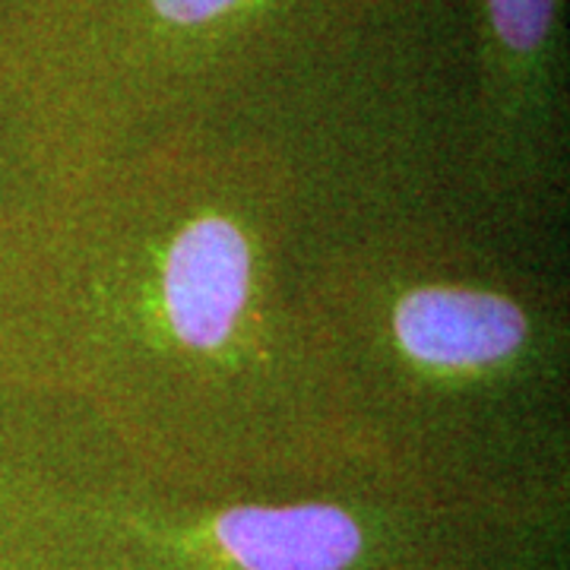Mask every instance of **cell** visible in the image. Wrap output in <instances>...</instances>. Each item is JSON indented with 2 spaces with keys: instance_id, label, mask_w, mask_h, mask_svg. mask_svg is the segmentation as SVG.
<instances>
[{
  "instance_id": "obj_3",
  "label": "cell",
  "mask_w": 570,
  "mask_h": 570,
  "mask_svg": "<svg viewBox=\"0 0 570 570\" xmlns=\"http://www.w3.org/2000/svg\"><path fill=\"white\" fill-rule=\"evenodd\" d=\"M302 298L362 472L479 517L570 504L561 261L453 200L314 216Z\"/></svg>"
},
{
  "instance_id": "obj_5",
  "label": "cell",
  "mask_w": 570,
  "mask_h": 570,
  "mask_svg": "<svg viewBox=\"0 0 570 570\" xmlns=\"http://www.w3.org/2000/svg\"><path fill=\"white\" fill-rule=\"evenodd\" d=\"M453 187L472 223L561 261L570 209L568 0H463Z\"/></svg>"
},
{
  "instance_id": "obj_4",
  "label": "cell",
  "mask_w": 570,
  "mask_h": 570,
  "mask_svg": "<svg viewBox=\"0 0 570 570\" xmlns=\"http://www.w3.org/2000/svg\"><path fill=\"white\" fill-rule=\"evenodd\" d=\"M482 520L374 475L187 489L137 466L80 406L0 387V551L32 570H428Z\"/></svg>"
},
{
  "instance_id": "obj_8",
  "label": "cell",
  "mask_w": 570,
  "mask_h": 570,
  "mask_svg": "<svg viewBox=\"0 0 570 570\" xmlns=\"http://www.w3.org/2000/svg\"><path fill=\"white\" fill-rule=\"evenodd\" d=\"M0 570H29V568L20 564V561H13V558H7V554L0 551Z\"/></svg>"
},
{
  "instance_id": "obj_6",
  "label": "cell",
  "mask_w": 570,
  "mask_h": 570,
  "mask_svg": "<svg viewBox=\"0 0 570 570\" xmlns=\"http://www.w3.org/2000/svg\"><path fill=\"white\" fill-rule=\"evenodd\" d=\"M570 504L494 517L428 570H568Z\"/></svg>"
},
{
  "instance_id": "obj_1",
  "label": "cell",
  "mask_w": 570,
  "mask_h": 570,
  "mask_svg": "<svg viewBox=\"0 0 570 570\" xmlns=\"http://www.w3.org/2000/svg\"><path fill=\"white\" fill-rule=\"evenodd\" d=\"M314 213L273 146L213 134L39 187L0 216V387L80 406L187 489L367 475L302 298Z\"/></svg>"
},
{
  "instance_id": "obj_7",
  "label": "cell",
  "mask_w": 570,
  "mask_h": 570,
  "mask_svg": "<svg viewBox=\"0 0 570 570\" xmlns=\"http://www.w3.org/2000/svg\"><path fill=\"white\" fill-rule=\"evenodd\" d=\"M39 187L41 181L32 168L29 149L22 142L20 127L13 124L0 130V216L22 204L26 197H32Z\"/></svg>"
},
{
  "instance_id": "obj_2",
  "label": "cell",
  "mask_w": 570,
  "mask_h": 570,
  "mask_svg": "<svg viewBox=\"0 0 570 570\" xmlns=\"http://www.w3.org/2000/svg\"><path fill=\"white\" fill-rule=\"evenodd\" d=\"M441 0H29L0 92L41 187L178 134L273 146L326 213L453 197Z\"/></svg>"
}]
</instances>
